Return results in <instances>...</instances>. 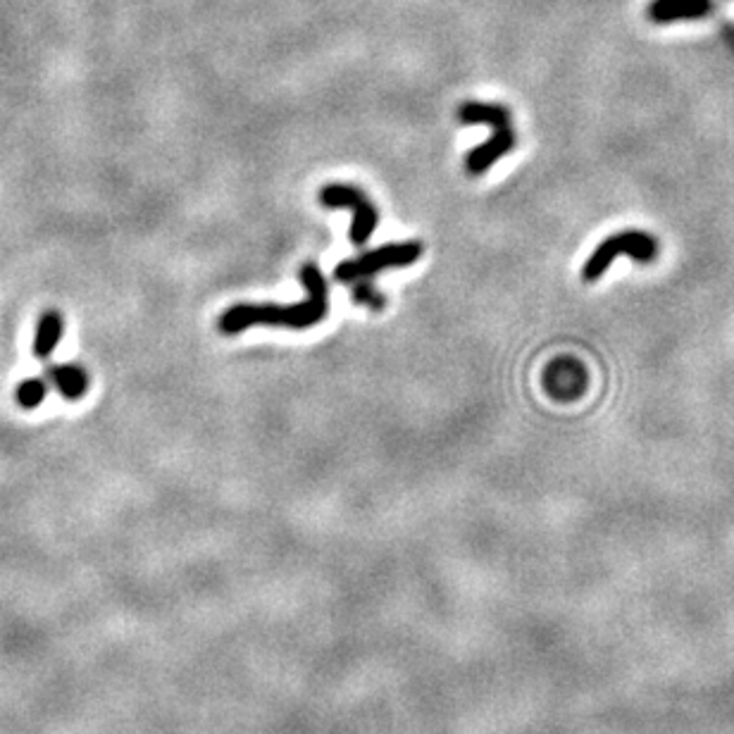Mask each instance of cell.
<instances>
[{
    "instance_id": "7",
    "label": "cell",
    "mask_w": 734,
    "mask_h": 734,
    "mask_svg": "<svg viewBox=\"0 0 734 734\" xmlns=\"http://www.w3.org/2000/svg\"><path fill=\"white\" fill-rule=\"evenodd\" d=\"M458 120L463 124H487V127H496V124H510V113L503 105L468 101L458 108Z\"/></svg>"
},
{
    "instance_id": "5",
    "label": "cell",
    "mask_w": 734,
    "mask_h": 734,
    "mask_svg": "<svg viewBox=\"0 0 734 734\" xmlns=\"http://www.w3.org/2000/svg\"><path fill=\"white\" fill-rule=\"evenodd\" d=\"M544 389L556 401H572L580 398L587 389V372L584 367L572 358H558L546 367L544 372Z\"/></svg>"
},
{
    "instance_id": "11",
    "label": "cell",
    "mask_w": 734,
    "mask_h": 734,
    "mask_svg": "<svg viewBox=\"0 0 734 734\" xmlns=\"http://www.w3.org/2000/svg\"><path fill=\"white\" fill-rule=\"evenodd\" d=\"M351 294H353V301L360 303V306L370 308V310H382L384 303H387V301H384V296L379 294V291L370 282H367V279L353 282Z\"/></svg>"
},
{
    "instance_id": "10",
    "label": "cell",
    "mask_w": 734,
    "mask_h": 734,
    "mask_svg": "<svg viewBox=\"0 0 734 734\" xmlns=\"http://www.w3.org/2000/svg\"><path fill=\"white\" fill-rule=\"evenodd\" d=\"M53 377L55 382H58V387L62 389V394L77 398L86 391V375L82 370H77V367H65V370L55 372Z\"/></svg>"
},
{
    "instance_id": "8",
    "label": "cell",
    "mask_w": 734,
    "mask_h": 734,
    "mask_svg": "<svg viewBox=\"0 0 734 734\" xmlns=\"http://www.w3.org/2000/svg\"><path fill=\"white\" fill-rule=\"evenodd\" d=\"M708 10L706 0H656L649 15L658 22L680 20V17H699Z\"/></svg>"
},
{
    "instance_id": "6",
    "label": "cell",
    "mask_w": 734,
    "mask_h": 734,
    "mask_svg": "<svg viewBox=\"0 0 734 734\" xmlns=\"http://www.w3.org/2000/svg\"><path fill=\"white\" fill-rule=\"evenodd\" d=\"M491 129H494V136L484 141L482 146L472 148L468 158H465V167H468L470 174H484L491 165L499 163L503 155L515 148V134L510 124H496Z\"/></svg>"
},
{
    "instance_id": "9",
    "label": "cell",
    "mask_w": 734,
    "mask_h": 734,
    "mask_svg": "<svg viewBox=\"0 0 734 734\" xmlns=\"http://www.w3.org/2000/svg\"><path fill=\"white\" fill-rule=\"evenodd\" d=\"M60 317L58 315H46L39 325V334H36V356H46L51 353L55 341L60 337Z\"/></svg>"
},
{
    "instance_id": "12",
    "label": "cell",
    "mask_w": 734,
    "mask_h": 734,
    "mask_svg": "<svg viewBox=\"0 0 734 734\" xmlns=\"http://www.w3.org/2000/svg\"><path fill=\"white\" fill-rule=\"evenodd\" d=\"M43 394H46V389L41 382H27L20 389V403L22 406H36V403H41Z\"/></svg>"
},
{
    "instance_id": "4",
    "label": "cell",
    "mask_w": 734,
    "mask_h": 734,
    "mask_svg": "<svg viewBox=\"0 0 734 734\" xmlns=\"http://www.w3.org/2000/svg\"><path fill=\"white\" fill-rule=\"evenodd\" d=\"M320 203L327 208H348L353 213L351 225V241L356 246H363L370 241L372 232L377 227V208L372 205L363 191L348 184H329L320 191Z\"/></svg>"
},
{
    "instance_id": "13",
    "label": "cell",
    "mask_w": 734,
    "mask_h": 734,
    "mask_svg": "<svg viewBox=\"0 0 734 734\" xmlns=\"http://www.w3.org/2000/svg\"><path fill=\"white\" fill-rule=\"evenodd\" d=\"M727 17H732V20H734V3H730V5H727Z\"/></svg>"
},
{
    "instance_id": "1",
    "label": "cell",
    "mask_w": 734,
    "mask_h": 734,
    "mask_svg": "<svg viewBox=\"0 0 734 734\" xmlns=\"http://www.w3.org/2000/svg\"><path fill=\"white\" fill-rule=\"evenodd\" d=\"M301 282L306 286V298L294 306H234L220 317V329L225 334H239L253 325H270L286 329H308L322 322L329 310V289L320 267L306 263L301 267Z\"/></svg>"
},
{
    "instance_id": "2",
    "label": "cell",
    "mask_w": 734,
    "mask_h": 734,
    "mask_svg": "<svg viewBox=\"0 0 734 734\" xmlns=\"http://www.w3.org/2000/svg\"><path fill=\"white\" fill-rule=\"evenodd\" d=\"M422 255V246L418 241H408V244H389L375 251L358 255L353 260H344L334 270V279L341 284H353L360 279H370L377 272L389 270V267H406L413 265Z\"/></svg>"
},
{
    "instance_id": "3",
    "label": "cell",
    "mask_w": 734,
    "mask_h": 734,
    "mask_svg": "<svg viewBox=\"0 0 734 734\" xmlns=\"http://www.w3.org/2000/svg\"><path fill=\"white\" fill-rule=\"evenodd\" d=\"M656 253L658 244L649 234L622 232L618 236L606 239L599 248H596L592 258H589L587 265H584V279H587V282L599 279L603 272L608 270V265H611L615 258H620V255H630V258L639 260V263H649V260L656 258Z\"/></svg>"
}]
</instances>
